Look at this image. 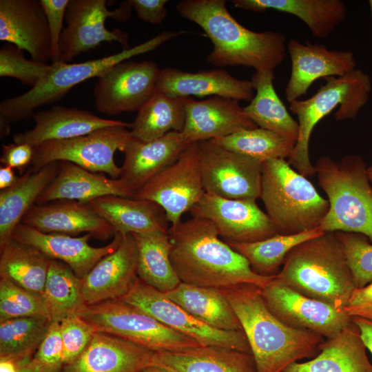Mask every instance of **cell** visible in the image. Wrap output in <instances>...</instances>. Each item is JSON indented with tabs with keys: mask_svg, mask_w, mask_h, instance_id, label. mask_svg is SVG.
Wrapping results in <instances>:
<instances>
[{
	"mask_svg": "<svg viewBox=\"0 0 372 372\" xmlns=\"http://www.w3.org/2000/svg\"><path fill=\"white\" fill-rule=\"evenodd\" d=\"M156 90L169 96L180 98L219 96L251 102L255 96L251 80L236 79L223 69L197 72L172 68L161 69Z\"/></svg>",
	"mask_w": 372,
	"mask_h": 372,
	"instance_id": "obj_25",
	"label": "cell"
},
{
	"mask_svg": "<svg viewBox=\"0 0 372 372\" xmlns=\"http://www.w3.org/2000/svg\"><path fill=\"white\" fill-rule=\"evenodd\" d=\"M367 167L357 155L340 161L328 156L317 160L316 174L329 204L319 226L321 231L359 233L372 241V185Z\"/></svg>",
	"mask_w": 372,
	"mask_h": 372,
	"instance_id": "obj_5",
	"label": "cell"
},
{
	"mask_svg": "<svg viewBox=\"0 0 372 372\" xmlns=\"http://www.w3.org/2000/svg\"><path fill=\"white\" fill-rule=\"evenodd\" d=\"M92 236L80 237L56 233H43L21 223L14 228L12 238L37 249L52 260L67 264L79 278H84L104 256L120 245L123 236L115 233L113 240L105 246L95 247L88 241Z\"/></svg>",
	"mask_w": 372,
	"mask_h": 372,
	"instance_id": "obj_20",
	"label": "cell"
},
{
	"mask_svg": "<svg viewBox=\"0 0 372 372\" xmlns=\"http://www.w3.org/2000/svg\"><path fill=\"white\" fill-rule=\"evenodd\" d=\"M134 194L121 178H107L74 163L59 161L56 176L38 198L36 204L61 200H77L85 203L105 196L132 198Z\"/></svg>",
	"mask_w": 372,
	"mask_h": 372,
	"instance_id": "obj_28",
	"label": "cell"
},
{
	"mask_svg": "<svg viewBox=\"0 0 372 372\" xmlns=\"http://www.w3.org/2000/svg\"><path fill=\"white\" fill-rule=\"evenodd\" d=\"M186 98L172 97L158 90L138 110L130 128L141 141L158 138L170 132H181L185 122Z\"/></svg>",
	"mask_w": 372,
	"mask_h": 372,
	"instance_id": "obj_38",
	"label": "cell"
},
{
	"mask_svg": "<svg viewBox=\"0 0 372 372\" xmlns=\"http://www.w3.org/2000/svg\"><path fill=\"white\" fill-rule=\"evenodd\" d=\"M70 0H41L47 18L51 40V63L60 61V39Z\"/></svg>",
	"mask_w": 372,
	"mask_h": 372,
	"instance_id": "obj_48",
	"label": "cell"
},
{
	"mask_svg": "<svg viewBox=\"0 0 372 372\" xmlns=\"http://www.w3.org/2000/svg\"><path fill=\"white\" fill-rule=\"evenodd\" d=\"M154 352L125 339L95 332L85 350L61 372H142Z\"/></svg>",
	"mask_w": 372,
	"mask_h": 372,
	"instance_id": "obj_23",
	"label": "cell"
},
{
	"mask_svg": "<svg viewBox=\"0 0 372 372\" xmlns=\"http://www.w3.org/2000/svg\"><path fill=\"white\" fill-rule=\"evenodd\" d=\"M189 145L181 132H170L146 142L132 137L122 152L124 161L120 178L135 194L155 175L174 163Z\"/></svg>",
	"mask_w": 372,
	"mask_h": 372,
	"instance_id": "obj_27",
	"label": "cell"
},
{
	"mask_svg": "<svg viewBox=\"0 0 372 372\" xmlns=\"http://www.w3.org/2000/svg\"><path fill=\"white\" fill-rule=\"evenodd\" d=\"M78 314L96 332L125 339L155 352L181 351L200 345L119 299L85 305Z\"/></svg>",
	"mask_w": 372,
	"mask_h": 372,
	"instance_id": "obj_9",
	"label": "cell"
},
{
	"mask_svg": "<svg viewBox=\"0 0 372 372\" xmlns=\"http://www.w3.org/2000/svg\"><path fill=\"white\" fill-rule=\"evenodd\" d=\"M369 6H370V10H371V19H372V0L369 1Z\"/></svg>",
	"mask_w": 372,
	"mask_h": 372,
	"instance_id": "obj_57",
	"label": "cell"
},
{
	"mask_svg": "<svg viewBox=\"0 0 372 372\" xmlns=\"http://www.w3.org/2000/svg\"><path fill=\"white\" fill-rule=\"evenodd\" d=\"M105 0H70L65 13L66 26L60 39V61L69 63L81 53L99 46L103 42H118L124 49L129 48L127 32L116 28L107 30L108 17L122 21L130 16L132 7L127 1L110 11Z\"/></svg>",
	"mask_w": 372,
	"mask_h": 372,
	"instance_id": "obj_13",
	"label": "cell"
},
{
	"mask_svg": "<svg viewBox=\"0 0 372 372\" xmlns=\"http://www.w3.org/2000/svg\"><path fill=\"white\" fill-rule=\"evenodd\" d=\"M52 321L44 316L0 322V358L28 363L46 335Z\"/></svg>",
	"mask_w": 372,
	"mask_h": 372,
	"instance_id": "obj_41",
	"label": "cell"
},
{
	"mask_svg": "<svg viewBox=\"0 0 372 372\" xmlns=\"http://www.w3.org/2000/svg\"><path fill=\"white\" fill-rule=\"evenodd\" d=\"M14 360L6 358H0V372H21L23 365Z\"/></svg>",
	"mask_w": 372,
	"mask_h": 372,
	"instance_id": "obj_54",
	"label": "cell"
},
{
	"mask_svg": "<svg viewBox=\"0 0 372 372\" xmlns=\"http://www.w3.org/2000/svg\"><path fill=\"white\" fill-rule=\"evenodd\" d=\"M170 259L181 282L227 288L242 284L264 289L276 275L262 276L241 254L222 240L208 219L192 216L170 226Z\"/></svg>",
	"mask_w": 372,
	"mask_h": 372,
	"instance_id": "obj_1",
	"label": "cell"
},
{
	"mask_svg": "<svg viewBox=\"0 0 372 372\" xmlns=\"http://www.w3.org/2000/svg\"><path fill=\"white\" fill-rule=\"evenodd\" d=\"M278 234H296L319 227L329 204L313 185L285 159L262 163L260 196Z\"/></svg>",
	"mask_w": 372,
	"mask_h": 372,
	"instance_id": "obj_6",
	"label": "cell"
},
{
	"mask_svg": "<svg viewBox=\"0 0 372 372\" xmlns=\"http://www.w3.org/2000/svg\"><path fill=\"white\" fill-rule=\"evenodd\" d=\"M198 145L205 192L229 199L256 201L260 198L262 162L227 149L211 140Z\"/></svg>",
	"mask_w": 372,
	"mask_h": 372,
	"instance_id": "obj_14",
	"label": "cell"
},
{
	"mask_svg": "<svg viewBox=\"0 0 372 372\" xmlns=\"http://www.w3.org/2000/svg\"><path fill=\"white\" fill-rule=\"evenodd\" d=\"M34 205L21 223L43 233L76 235L85 232L107 240L115 235L113 227L85 203L61 200Z\"/></svg>",
	"mask_w": 372,
	"mask_h": 372,
	"instance_id": "obj_24",
	"label": "cell"
},
{
	"mask_svg": "<svg viewBox=\"0 0 372 372\" xmlns=\"http://www.w3.org/2000/svg\"><path fill=\"white\" fill-rule=\"evenodd\" d=\"M256 127L236 100L219 96L200 101L186 98L185 122L181 133L189 144Z\"/></svg>",
	"mask_w": 372,
	"mask_h": 372,
	"instance_id": "obj_21",
	"label": "cell"
},
{
	"mask_svg": "<svg viewBox=\"0 0 372 372\" xmlns=\"http://www.w3.org/2000/svg\"><path fill=\"white\" fill-rule=\"evenodd\" d=\"M32 316H44L50 319V311L43 296L27 290L10 279L0 276V322Z\"/></svg>",
	"mask_w": 372,
	"mask_h": 372,
	"instance_id": "obj_43",
	"label": "cell"
},
{
	"mask_svg": "<svg viewBox=\"0 0 372 372\" xmlns=\"http://www.w3.org/2000/svg\"><path fill=\"white\" fill-rule=\"evenodd\" d=\"M357 325L351 322L337 335L325 338L316 356L294 362L283 372H372V364Z\"/></svg>",
	"mask_w": 372,
	"mask_h": 372,
	"instance_id": "obj_30",
	"label": "cell"
},
{
	"mask_svg": "<svg viewBox=\"0 0 372 372\" xmlns=\"http://www.w3.org/2000/svg\"><path fill=\"white\" fill-rule=\"evenodd\" d=\"M59 324L64 366L74 360L85 350L96 331L77 313L66 316Z\"/></svg>",
	"mask_w": 372,
	"mask_h": 372,
	"instance_id": "obj_46",
	"label": "cell"
},
{
	"mask_svg": "<svg viewBox=\"0 0 372 372\" xmlns=\"http://www.w3.org/2000/svg\"><path fill=\"white\" fill-rule=\"evenodd\" d=\"M182 34L185 32L165 31L139 45L105 57L77 63L61 61L51 63L48 72L35 86L23 94L0 103L1 133L5 135V132H8L11 122L32 117L36 108L61 99L76 85L93 77L98 78L112 66L153 50Z\"/></svg>",
	"mask_w": 372,
	"mask_h": 372,
	"instance_id": "obj_8",
	"label": "cell"
},
{
	"mask_svg": "<svg viewBox=\"0 0 372 372\" xmlns=\"http://www.w3.org/2000/svg\"><path fill=\"white\" fill-rule=\"evenodd\" d=\"M137 262L136 241L132 234H128L81 279L86 305L123 298L138 277Z\"/></svg>",
	"mask_w": 372,
	"mask_h": 372,
	"instance_id": "obj_22",
	"label": "cell"
},
{
	"mask_svg": "<svg viewBox=\"0 0 372 372\" xmlns=\"http://www.w3.org/2000/svg\"><path fill=\"white\" fill-rule=\"evenodd\" d=\"M325 84L310 98L296 100L289 105L290 111L298 117V137L287 162L305 177L316 174L309 158V145L317 123L338 107L334 114L336 121L354 119L369 99L371 81L368 74L355 69L342 76L324 78Z\"/></svg>",
	"mask_w": 372,
	"mask_h": 372,
	"instance_id": "obj_7",
	"label": "cell"
},
{
	"mask_svg": "<svg viewBox=\"0 0 372 372\" xmlns=\"http://www.w3.org/2000/svg\"><path fill=\"white\" fill-rule=\"evenodd\" d=\"M189 212L192 216L210 220L225 242H253L278 234L255 200L229 199L205 192Z\"/></svg>",
	"mask_w": 372,
	"mask_h": 372,
	"instance_id": "obj_17",
	"label": "cell"
},
{
	"mask_svg": "<svg viewBox=\"0 0 372 372\" xmlns=\"http://www.w3.org/2000/svg\"><path fill=\"white\" fill-rule=\"evenodd\" d=\"M322 233L318 227L296 234H276L253 242H226L247 259L254 271L268 276L279 272L287 254L295 246Z\"/></svg>",
	"mask_w": 372,
	"mask_h": 372,
	"instance_id": "obj_39",
	"label": "cell"
},
{
	"mask_svg": "<svg viewBox=\"0 0 372 372\" xmlns=\"http://www.w3.org/2000/svg\"><path fill=\"white\" fill-rule=\"evenodd\" d=\"M164 293L211 327L225 331L242 330L234 309L220 289L180 282L175 289Z\"/></svg>",
	"mask_w": 372,
	"mask_h": 372,
	"instance_id": "obj_34",
	"label": "cell"
},
{
	"mask_svg": "<svg viewBox=\"0 0 372 372\" xmlns=\"http://www.w3.org/2000/svg\"><path fill=\"white\" fill-rule=\"evenodd\" d=\"M261 293L271 313L290 327L330 338L351 322L343 309L307 297L275 278L261 289Z\"/></svg>",
	"mask_w": 372,
	"mask_h": 372,
	"instance_id": "obj_16",
	"label": "cell"
},
{
	"mask_svg": "<svg viewBox=\"0 0 372 372\" xmlns=\"http://www.w3.org/2000/svg\"><path fill=\"white\" fill-rule=\"evenodd\" d=\"M367 173L370 183L372 185V163L369 167H367Z\"/></svg>",
	"mask_w": 372,
	"mask_h": 372,
	"instance_id": "obj_56",
	"label": "cell"
},
{
	"mask_svg": "<svg viewBox=\"0 0 372 372\" xmlns=\"http://www.w3.org/2000/svg\"><path fill=\"white\" fill-rule=\"evenodd\" d=\"M273 70L255 71L251 81L255 96L243 107L246 116L258 127L297 141L298 123L295 121L277 94L273 86Z\"/></svg>",
	"mask_w": 372,
	"mask_h": 372,
	"instance_id": "obj_35",
	"label": "cell"
},
{
	"mask_svg": "<svg viewBox=\"0 0 372 372\" xmlns=\"http://www.w3.org/2000/svg\"><path fill=\"white\" fill-rule=\"evenodd\" d=\"M85 203L123 236L169 230L165 211L151 200L110 195Z\"/></svg>",
	"mask_w": 372,
	"mask_h": 372,
	"instance_id": "obj_29",
	"label": "cell"
},
{
	"mask_svg": "<svg viewBox=\"0 0 372 372\" xmlns=\"http://www.w3.org/2000/svg\"><path fill=\"white\" fill-rule=\"evenodd\" d=\"M220 289L240 323L257 372H283L298 360L317 355L325 338L281 322L267 307L260 287L242 284Z\"/></svg>",
	"mask_w": 372,
	"mask_h": 372,
	"instance_id": "obj_2",
	"label": "cell"
},
{
	"mask_svg": "<svg viewBox=\"0 0 372 372\" xmlns=\"http://www.w3.org/2000/svg\"><path fill=\"white\" fill-rule=\"evenodd\" d=\"M153 365L172 372H257L251 353L214 346L154 352Z\"/></svg>",
	"mask_w": 372,
	"mask_h": 372,
	"instance_id": "obj_31",
	"label": "cell"
},
{
	"mask_svg": "<svg viewBox=\"0 0 372 372\" xmlns=\"http://www.w3.org/2000/svg\"><path fill=\"white\" fill-rule=\"evenodd\" d=\"M0 40L27 51L35 61H50V35L41 0H1Z\"/></svg>",
	"mask_w": 372,
	"mask_h": 372,
	"instance_id": "obj_19",
	"label": "cell"
},
{
	"mask_svg": "<svg viewBox=\"0 0 372 372\" xmlns=\"http://www.w3.org/2000/svg\"><path fill=\"white\" fill-rule=\"evenodd\" d=\"M132 137L128 127L116 125L72 138L46 141L34 147L32 170L37 171L51 163L68 161L118 178L122 169L116 164L114 154L117 150L123 152Z\"/></svg>",
	"mask_w": 372,
	"mask_h": 372,
	"instance_id": "obj_10",
	"label": "cell"
},
{
	"mask_svg": "<svg viewBox=\"0 0 372 372\" xmlns=\"http://www.w3.org/2000/svg\"><path fill=\"white\" fill-rule=\"evenodd\" d=\"M351 320L358 327L361 338L372 355V322L357 317L351 318Z\"/></svg>",
	"mask_w": 372,
	"mask_h": 372,
	"instance_id": "obj_52",
	"label": "cell"
},
{
	"mask_svg": "<svg viewBox=\"0 0 372 372\" xmlns=\"http://www.w3.org/2000/svg\"><path fill=\"white\" fill-rule=\"evenodd\" d=\"M0 276L43 295L52 259L34 247L13 238L0 245Z\"/></svg>",
	"mask_w": 372,
	"mask_h": 372,
	"instance_id": "obj_37",
	"label": "cell"
},
{
	"mask_svg": "<svg viewBox=\"0 0 372 372\" xmlns=\"http://www.w3.org/2000/svg\"><path fill=\"white\" fill-rule=\"evenodd\" d=\"M34 147L26 143H12L2 146L0 161L3 165L22 170L32 163Z\"/></svg>",
	"mask_w": 372,
	"mask_h": 372,
	"instance_id": "obj_51",
	"label": "cell"
},
{
	"mask_svg": "<svg viewBox=\"0 0 372 372\" xmlns=\"http://www.w3.org/2000/svg\"><path fill=\"white\" fill-rule=\"evenodd\" d=\"M225 0H182L179 15L199 25L213 44L207 61L216 67L242 65L273 70L286 56L285 36L278 31L254 32L229 12Z\"/></svg>",
	"mask_w": 372,
	"mask_h": 372,
	"instance_id": "obj_3",
	"label": "cell"
},
{
	"mask_svg": "<svg viewBox=\"0 0 372 372\" xmlns=\"http://www.w3.org/2000/svg\"><path fill=\"white\" fill-rule=\"evenodd\" d=\"M205 191L198 143H192L177 160L152 178L132 198L153 201L165 212L171 226L194 207Z\"/></svg>",
	"mask_w": 372,
	"mask_h": 372,
	"instance_id": "obj_12",
	"label": "cell"
},
{
	"mask_svg": "<svg viewBox=\"0 0 372 372\" xmlns=\"http://www.w3.org/2000/svg\"><path fill=\"white\" fill-rule=\"evenodd\" d=\"M341 242L355 288L372 281V244L364 234L335 231Z\"/></svg>",
	"mask_w": 372,
	"mask_h": 372,
	"instance_id": "obj_44",
	"label": "cell"
},
{
	"mask_svg": "<svg viewBox=\"0 0 372 372\" xmlns=\"http://www.w3.org/2000/svg\"><path fill=\"white\" fill-rule=\"evenodd\" d=\"M291 69L285 90L291 103L305 95L311 84L320 78L342 76L355 69L356 62L351 51L329 50L322 44H305L291 39L287 45Z\"/></svg>",
	"mask_w": 372,
	"mask_h": 372,
	"instance_id": "obj_18",
	"label": "cell"
},
{
	"mask_svg": "<svg viewBox=\"0 0 372 372\" xmlns=\"http://www.w3.org/2000/svg\"><path fill=\"white\" fill-rule=\"evenodd\" d=\"M59 170V162L51 163L37 171L29 170L9 188L0 192V245L12 238L16 226L36 204L40 195L52 183Z\"/></svg>",
	"mask_w": 372,
	"mask_h": 372,
	"instance_id": "obj_33",
	"label": "cell"
},
{
	"mask_svg": "<svg viewBox=\"0 0 372 372\" xmlns=\"http://www.w3.org/2000/svg\"><path fill=\"white\" fill-rule=\"evenodd\" d=\"M26 366L30 372L61 371L63 342L59 322H51L46 335Z\"/></svg>",
	"mask_w": 372,
	"mask_h": 372,
	"instance_id": "obj_47",
	"label": "cell"
},
{
	"mask_svg": "<svg viewBox=\"0 0 372 372\" xmlns=\"http://www.w3.org/2000/svg\"><path fill=\"white\" fill-rule=\"evenodd\" d=\"M142 372H172L165 368L156 365H150L144 369Z\"/></svg>",
	"mask_w": 372,
	"mask_h": 372,
	"instance_id": "obj_55",
	"label": "cell"
},
{
	"mask_svg": "<svg viewBox=\"0 0 372 372\" xmlns=\"http://www.w3.org/2000/svg\"><path fill=\"white\" fill-rule=\"evenodd\" d=\"M19 178V177L15 176L13 168L6 165H1L0 167L1 190L10 187L18 181Z\"/></svg>",
	"mask_w": 372,
	"mask_h": 372,
	"instance_id": "obj_53",
	"label": "cell"
},
{
	"mask_svg": "<svg viewBox=\"0 0 372 372\" xmlns=\"http://www.w3.org/2000/svg\"><path fill=\"white\" fill-rule=\"evenodd\" d=\"M211 141L227 149L262 163L289 158L296 143L289 137L258 127Z\"/></svg>",
	"mask_w": 372,
	"mask_h": 372,
	"instance_id": "obj_42",
	"label": "cell"
},
{
	"mask_svg": "<svg viewBox=\"0 0 372 372\" xmlns=\"http://www.w3.org/2000/svg\"><path fill=\"white\" fill-rule=\"evenodd\" d=\"M23 51L11 43L1 47L0 76L15 78L32 88L48 72L50 65L27 59Z\"/></svg>",
	"mask_w": 372,
	"mask_h": 372,
	"instance_id": "obj_45",
	"label": "cell"
},
{
	"mask_svg": "<svg viewBox=\"0 0 372 372\" xmlns=\"http://www.w3.org/2000/svg\"><path fill=\"white\" fill-rule=\"evenodd\" d=\"M32 118L34 127L15 134L14 143L34 147L46 141L72 138L107 127H132V123L103 118L87 110L61 105L34 112Z\"/></svg>",
	"mask_w": 372,
	"mask_h": 372,
	"instance_id": "obj_26",
	"label": "cell"
},
{
	"mask_svg": "<svg viewBox=\"0 0 372 372\" xmlns=\"http://www.w3.org/2000/svg\"><path fill=\"white\" fill-rule=\"evenodd\" d=\"M275 280L337 309H343L355 288L335 232H324L295 246Z\"/></svg>",
	"mask_w": 372,
	"mask_h": 372,
	"instance_id": "obj_4",
	"label": "cell"
},
{
	"mask_svg": "<svg viewBox=\"0 0 372 372\" xmlns=\"http://www.w3.org/2000/svg\"><path fill=\"white\" fill-rule=\"evenodd\" d=\"M119 300L133 305L200 345L251 353L242 330L225 331L209 326L169 300L164 293L145 284L138 277L130 291Z\"/></svg>",
	"mask_w": 372,
	"mask_h": 372,
	"instance_id": "obj_11",
	"label": "cell"
},
{
	"mask_svg": "<svg viewBox=\"0 0 372 372\" xmlns=\"http://www.w3.org/2000/svg\"><path fill=\"white\" fill-rule=\"evenodd\" d=\"M43 296L52 322H60L70 314H78L86 305L81 279L60 260L50 261Z\"/></svg>",
	"mask_w": 372,
	"mask_h": 372,
	"instance_id": "obj_40",
	"label": "cell"
},
{
	"mask_svg": "<svg viewBox=\"0 0 372 372\" xmlns=\"http://www.w3.org/2000/svg\"><path fill=\"white\" fill-rule=\"evenodd\" d=\"M343 310L351 318L372 322V281L363 287L355 288Z\"/></svg>",
	"mask_w": 372,
	"mask_h": 372,
	"instance_id": "obj_49",
	"label": "cell"
},
{
	"mask_svg": "<svg viewBox=\"0 0 372 372\" xmlns=\"http://www.w3.org/2000/svg\"><path fill=\"white\" fill-rule=\"evenodd\" d=\"M138 17L154 25L161 24L167 14V0H128Z\"/></svg>",
	"mask_w": 372,
	"mask_h": 372,
	"instance_id": "obj_50",
	"label": "cell"
},
{
	"mask_svg": "<svg viewBox=\"0 0 372 372\" xmlns=\"http://www.w3.org/2000/svg\"><path fill=\"white\" fill-rule=\"evenodd\" d=\"M237 8L262 12L274 10L293 14L302 20L312 34L327 37L347 17L340 0H232Z\"/></svg>",
	"mask_w": 372,
	"mask_h": 372,
	"instance_id": "obj_32",
	"label": "cell"
},
{
	"mask_svg": "<svg viewBox=\"0 0 372 372\" xmlns=\"http://www.w3.org/2000/svg\"><path fill=\"white\" fill-rule=\"evenodd\" d=\"M132 235L138 252V277L163 293L175 289L181 282L171 262L168 231Z\"/></svg>",
	"mask_w": 372,
	"mask_h": 372,
	"instance_id": "obj_36",
	"label": "cell"
},
{
	"mask_svg": "<svg viewBox=\"0 0 372 372\" xmlns=\"http://www.w3.org/2000/svg\"><path fill=\"white\" fill-rule=\"evenodd\" d=\"M160 72L152 61H123L112 66L95 83L96 109L110 116L138 111L156 92Z\"/></svg>",
	"mask_w": 372,
	"mask_h": 372,
	"instance_id": "obj_15",
	"label": "cell"
}]
</instances>
